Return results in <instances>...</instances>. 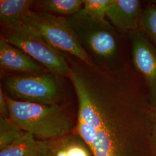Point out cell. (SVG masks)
<instances>
[{
	"mask_svg": "<svg viewBox=\"0 0 156 156\" xmlns=\"http://www.w3.org/2000/svg\"><path fill=\"white\" fill-rule=\"evenodd\" d=\"M68 78L78 120L96 131L93 156H156L153 108L137 73L73 62Z\"/></svg>",
	"mask_w": 156,
	"mask_h": 156,
	"instance_id": "cell-1",
	"label": "cell"
},
{
	"mask_svg": "<svg viewBox=\"0 0 156 156\" xmlns=\"http://www.w3.org/2000/svg\"><path fill=\"white\" fill-rule=\"evenodd\" d=\"M67 19L80 45L95 66L109 71L123 68L119 66V34L111 23L94 19L82 9Z\"/></svg>",
	"mask_w": 156,
	"mask_h": 156,
	"instance_id": "cell-2",
	"label": "cell"
},
{
	"mask_svg": "<svg viewBox=\"0 0 156 156\" xmlns=\"http://www.w3.org/2000/svg\"><path fill=\"white\" fill-rule=\"evenodd\" d=\"M9 118L23 131L38 140L52 141L71 134V118L63 106L43 105L12 99L5 95Z\"/></svg>",
	"mask_w": 156,
	"mask_h": 156,
	"instance_id": "cell-3",
	"label": "cell"
},
{
	"mask_svg": "<svg viewBox=\"0 0 156 156\" xmlns=\"http://www.w3.org/2000/svg\"><path fill=\"white\" fill-rule=\"evenodd\" d=\"M1 37L28 54L49 73L68 77L71 68L64 55L49 44L37 31L23 22L4 28Z\"/></svg>",
	"mask_w": 156,
	"mask_h": 156,
	"instance_id": "cell-4",
	"label": "cell"
},
{
	"mask_svg": "<svg viewBox=\"0 0 156 156\" xmlns=\"http://www.w3.org/2000/svg\"><path fill=\"white\" fill-rule=\"evenodd\" d=\"M23 22L32 27L55 49L76 58L89 66H95L78 41L67 17L45 12L31 11Z\"/></svg>",
	"mask_w": 156,
	"mask_h": 156,
	"instance_id": "cell-5",
	"label": "cell"
},
{
	"mask_svg": "<svg viewBox=\"0 0 156 156\" xmlns=\"http://www.w3.org/2000/svg\"><path fill=\"white\" fill-rule=\"evenodd\" d=\"M61 77L49 72L14 75L5 78L3 86L13 100L43 105L57 104L64 94Z\"/></svg>",
	"mask_w": 156,
	"mask_h": 156,
	"instance_id": "cell-6",
	"label": "cell"
},
{
	"mask_svg": "<svg viewBox=\"0 0 156 156\" xmlns=\"http://www.w3.org/2000/svg\"><path fill=\"white\" fill-rule=\"evenodd\" d=\"M135 72L144 84L153 109H156V48L140 29L128 35Z\"/></svg>",
	"mask_w": 156,
	"mask_h": 156,
	"instance_id": "cell-7",
	"label": "cell"
},
{
	"mask_svg": "<svg viewBox=\"0 0 156 156\" xmlns=\"http://www.w3.org/2000/svg\"><path fill=\"white\" fill-rule=\"evenodd\" d=\"M138 0H112L106 17L119 33L129 35L140 29L144 8Z\"/></svg>",
	"mask_w": 156,
	"mask_h": 156,
	"instance_id": "cell-8",
	"label": "cell"
},
{
	"mask_svg": "<svg viewBox=\"0 0 156 156\" xmlns=\"http://www.w3.org/2000/svg\"><path fill=\"white\" fill-rule=\"evenodd\" d=\"M0 66L6 71L24 74H41L49 72L24 51L0 39Z\"/></svg>",
	"mask_w": 156,
	"mask_h": 156,
	"instance_id": "cell-9",
	"label": "cell"
},
{
	"mask_svg": "<svg viewBox=\"0 0 156 156\" xmlns=\"http://www.w3.org/2000/svg\"><path fill=\"white\" fill-rule=\"evenodd\" d=\"M50 141L38 140L24 132L13 143L0 150V156H48Z\"/></svg>",
	"mask_w": 156,
	"mask_h": 156,
	"instance_id": "cell-10",
	"label": "cell"
},
{
	"mask_svg": "<svg viewBox=\"0 0 156 156\" xmlns=\"http://www.w3.org/2000/svg\"><path fill=\"white\" fill-rule=\"evenodd\" d=\"M37 1L33 0L0 1V20L4 28L22 22Z\"/></svg>",
	"mask_w": 156,
	"mask_h": 156,
	"instance_id": "cell-11",
	"label": "cell"
},
{
	"mask_svg": "<svg viewBox=\"0 0 156 156\" xmlns=\"http://www.w3.org/2000/svg\"><path fill=\"white\" fill-rule=\"evenodd\" d=\"M43 12L67 17L80 11L83 6L82 0H42L38 1Z\"/></svg>",
	"mask_w": 156,
	"mask_h": 156,
	"instance_id": "cell-12",
	"label": "cell"
},
{
	"mask_svg": "<svg viewBox=\"0 0 156 156\" xmlns=\"http://www.w3.org/2000/svg\"><path fill=\"white\" fill-rule=\"evenodd\" d=\"M24 133L10 118L0 116V150L13 143Z\"/></svg>",
	"mask_w": 156,
	"mask_h": 156,
	"instance_id": "cell-13",
	"label": "cell"
},
{
	"mask_svg": "<svg viewBox=\"0 0 156 156\" xmlns=\"http://www.w3.org/2000/svg\"><path fill=\"white\" fill-rule=\"evenodd\" d=\"M59 140L68 156H91L89 148L77 134H69Z\"/></svg>",
	"mask_w": 156,
	"mask_h": 156,
	"instance_id": "cell-14",
	"label": "cell"
},
{
	"mask_svg": "<svg viewBox=\"0 0 156 156\" xmlns=\"http://www.w3.org/2000/svg\"><path fill=\"white\" fill-rule=\"evenodd\" d=\"M140 29L156 48V4L144 8L140 23Z\"/></svg>",
	"mask_w": 156,
	"mask_h": 156,
	"instance_id": "cell-15",
	"label": "cell"
},
{
	"mask_svg": "<svg viewBox=\"0 0 156 156\" xmlns=\"http://www.w3.org/2000/svg\"><path fill=\"white\" fill-rule=\"evenodd\" d=\"M112 0H84L82 11L91 17L105 20Z\"/></svg>",
	"mask_w": 156,
	"mask_h": 156,
	"instance_id": "cell-16",
	"label": "cell"
},
{
	"mask_svg": "<svg viewBox=\"0 0 156 156\" xmlns=\"http://www.w3.org/2000/svg\"><path fill=\"white\" fill-rule=\"evenodd\" d=\"M76 129L77 135L87 146L91 153L96 140V131L88 124L78 119Z\"/></svg>",
	"mask_w": 156,
	"mask_h": 156,
	"instance_id": "cell-17",
	"label": "cell"
},
{
	"mask_svg": "<svg viewBox=\"0 0 156 156\" xmlns=\"http://www.w3.org/2000/svg\"><path fill=\"white\" fill-rule=\"evenodd\" d=\"M59 140L50 141L48 156H68L62 147Z\"/></svg>",
	"mask_w": 156,
	"mask_h": 156,
	"instance_id": "cell-18",
	"label": "cell"
},
{
	"mask_svg": "<svg viewBox=\"0 0 156 156\" xmlns=\"http://www.w3.org/2000/svg\"><path fill=\"white\" fill-rule=\"evenodd\" d=\"M0 115L1 116L9 118V106L1 87L0 89Z\"/></svg>",
	"mask_w": 156,
	"mask_h": 156,
	"instance_id": "cell-19",
	"label": "cell"
},
{
	"mask_svg": "<svg viewBox=\"0 0 156 156\" xmlns=\"http://www.w3.org/2000/svg\"><path fill=\"white\" fill-rule=\"evenodd\" d=\"M153 135L154 145H156V109H153Z\"/></svg>",
	"mask_w": 156,
	"mask_h": 156,
	"instance_id": "cell-20",
	"label": "cell"
},
{
	"mask_svg": "<svg viewBox=\"0 0 156 156\" xmlns=\"http://www.w3.org/2000/svg\"><path fill=\"white\" fill-rule=\"evenodd\" d=\"M155 147H156V145H155Z\"/></svg>",
	"mask_w": 156,
	"mask_h": 156,
	"instance_id": "cell-21",
	"label": "cell"
}]
</instances>
